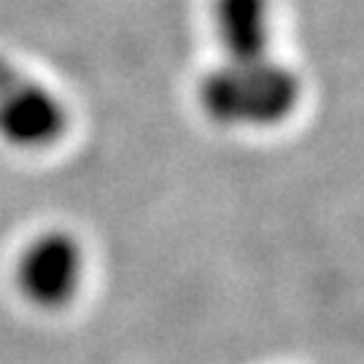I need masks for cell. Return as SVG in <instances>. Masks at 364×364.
<instances>
[{"label": "cell", "mask_w": 364, "mask_h": 364, "mask_svg": "<svg viewBox=\"0 0 364 364\" xmlns=\"http://www.w3.org/2000/svg\"><path fill=\"white\" fill-rule=\"evenodd\" d=\"M302 78L275 60H219L197 81V105L221 130H275L297 114Z\"/></svg>", "instance_id": "1"}, {"label": "cell", "mask_w": 364, "mask_h": 364, "mask_svg": "<svg viewBox=\"0 0 364 364\" xmlns=\"http://www.w3.org/2000/svg\"><path fill=\"white\" fill-rule=\"evenodd\" d=\"M84 275L87 251L76 235L63 227L33 235L14 264L16 291L38 311L68 308L84 287Z\"/></svg>", "instance_id": "2"}, {"label": "cell", "mask_w": 364, "mask_h": 364, "mask_svg": "<svg viewBox=\"0 0 364 364\" xmlns=\"http://www.w3.org/2000/svg\"><path fill=\"white\" fill-rule=\"evenodd\" d=\"M63 97L22 68L0 57V138L22 151H43L68 132Z\"/></svg>", "instance_id": "3"}, {"label": "cell", "mask_w": 364, "mask_h": 364, "mask_svg": "<svg viewBox=\"0 0 364 364\" xmlns=\"http://www.w3.org/2000/svg\"><path fill=\"white\" fill-rule=\"evenodd\" d=\"M213 36L221 60H262L273 54V0H216Z\"/></svg>", "instance_id": "4"}]
</instances>
